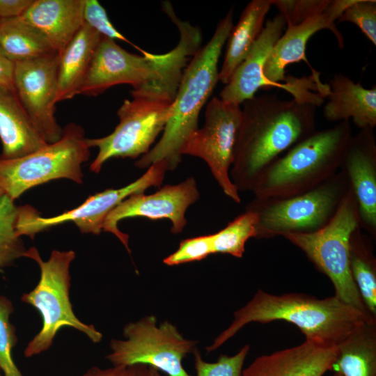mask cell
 Listing matches in <instances>:
<instances>
[{
	"instance_id": "cell-1",
	"label": "cell",
	"mask_w": 376,
	"mask_h": 376,
	"mask_svg": "<svg viewBox=\"0 0 376 376\" xmlns=\"http://www.w3.org/2000/svg\"><path fill=\"white\" fill-rule=\"evenodd\" d=\"M322 100H284L263 94L242 103V119L230 170L238 191H252L260 174L283 152L315 131Z\"/></svg>"
},
{
	"instance_id": "cell-2",
	"label": "cell",
	"mask_w": 376,
	"mask_h": 376,
	"mask_svg": "<svg viewBox=\"0 0 376 376\" xmlns=\"http://www.w3.org/2000/svg\"><path fill=\"white\" fill-rule=\"evenodd\" d=\"M375 320L335 296L318 299L297 293L275 295L259 290L245 306L234 313L230 325L206 350H216L251 322L284 320L296 325L306 340L338 345L358 327Z\"/></svg>"
},
{
	"instance_id": "cell-3",
	"label": "cell",
	"mask_w": 376,
	"mask_h": 376,
	"mask_svg": "<svg viewBox=\"0 0 376 376\" xmlns=\"http://www.w3.org/2000/svg\"><path fill=\"white\" fill-rule=\"evenodd\" d=\"M233 8L217 24L207 43L196 52L186 67L172 104L170 118L156 145L138 159L140 169L165 160L168 171L174 170L182 159L181 150L198 130L200 112L219 81L218 63L222 49L233 27Z\"/></svg>"
},
{
	"instance_id": "cell-4",
	"label": "cell",
	"mask_w": 376,
	"mask_h": 376,
	"mask_svg": "<svg viewBox=\"0 0 376 376\" xmlns=\"http://www.w3.org/2000/svg\"><path fill=\"white\" fill-rule=\"evenodd\" d=\"M130 53L114 40L102 36L85 81L79 92L97 96L108 88L127 84L132 97H152L175 93L193 54L191 47L178 41L171 51L160 54L141 51Z\"/></svg>"
},
{
	"instance_id": "cell-5",
	"label": "cell",
	"mask_w": 376,
	"mask_h": 376,
	"mask_svg": "<svg viewBox=\"0 0 376 376\" xmlns=\"http://www.w3.org/2000/svg\"><path fill=\"white\" fill-rule=\"evenodd\" d=\"M352 136L349 120L315 130L265 169L251 191L254 198H288L322 184L339 171Z\"/></svg>"
},
{
	"instance_id": "cell-6",
	"label": "cell",
	"mask_w": 376,
	"mask_h": 376,
	"mask_svg": "<svg viewBox=\"0 0 376 376\" xmlns=\"http://www.w3.org/2000/svg\"><path fill=\"white\" fill-rule=\"evenodd\" d=\"M345 173L339 170L315 188L284 198H253L245 210L256 218V239H269L288 233L310 234L324 228L334 217L350 189Z\"/></svg>"
},
{
	"instance_id": "cell-7",
	"label": "cell",
	"mask_w": 376,
	"mask_h": 376,
	"mask_svg": "<svg viewBox=\"0 0 376 376\" xmlns=\"http://www.w3.org/2000/svg\"><path fill=\"white\" fill-rule=\"evenodd\" d=\"M75 256L72 250H54L49 260L44 261L35 247L29 249L24 253V257L31 258L38 264L40 279L33 290L24 294L21 299L37 309L42 319L40 331L24 350L26 357L47 350L57 332L64 326L83 332L94 343L102 340V334L93 325L81 322L72 311L70 300V266Z\"/></svg>"
},
{
	"instance_id": "cell-8",
	"label": "cell",
	"mask_w": 376,
	"mask_h": 376,
	"mask_svg": "<svg viewBox=\"0 0 376 376\" xmlns=\"http://www.w3.org/2000/svg\"><path fill=\"white\" fill-rule=\"evenodd\" d=\"M89 149L82 127L70 123L56 142L21 157L0 159V185L15 201L28 189L55 179L81 184V165L90 157Z\"/></svg>"
},
{
	"instance_id": "cell-9",
	"label": "cell",
	"mask_w": 376,
	"mask_h": 376,
	"mask_svg": "<svg viewBox=\"0 0 376 376\" xmlns=\"http://www.w3.org/2000/svg\"><path fill=\"white\" fill-rule=\"evenodd\" d=\"M359 226L358 205L350 188L336 215L324 228L313 233H288L282 237L301 250L317 269L330 279L335 297L370 314L352 277L349 265L350 235Z\"/></svg>"
},
{
	"instance_id": "cell-10",
	"label": "cell",
	"mask_w": 376,
	"mask_h": 376,
	"mask_svg": "<svg viewBox=\"0 0 376 376\" xmlns=\"http://www.w3.org/2000/svg\"><path fill=\"white\" fill-rule=\"evenodd\" d=\"M123 336L125 340L110 342L111 352L106 358L113 366L143 364L167 376H192L182 362L198 342L184 338L169 321L157 326L155 316H145L126 324Z\"/></svg>"
},
{
	"instance_id": "cell-11",
	"label": "cell",
	"mask_w": 376,
	"mask_h": 376,
	"mask_svg": "<svg viewBox=\"0 0 376 376\" xmlns=\"http://www.w3.org/2000/svg\"><path fill=\"white\" fill-rule=\"evenodd\" d=\"M125 100L117 111L119 123L110 134L86 139L89 148L98 153L90 166L98 173L112 157L136 159L146 155L170 118L173 102L146 97Z\"/></svg>"
},
{
	"instance_id": "cell-12",
	"label": "cell",
	"mask_w": 376,
	"mask_h": 376,
	"mask_svg": "<svg viewBox=\"0 0 376 376\" xmlns=\"http://www.w3.org/2000/svg\"><path fill=\"white\" fill-rule=\"evenodd\" d=\"M168 163L161 160L152 164L135 181L119 189H107L90 196L78 207L51 217H43L29 205L17 207V234L33 239L36 234L52 227L73 222L83 233L99 235L109 213L120 202L135 193L144 192L150 187L161 185Z\"/></svg>"
},
{
	"instance_id": "cell-13",
	"label": "cell",
	"mask_w": 376,
	"mask_h": 376,
	"mask_svg": "<svg viewBox=\"0 0 376 376\" xmlns=\"http://www.w3.org/2000/svg\"><path fill=\"white\" fill-rule=\"evenodd\" d=\"M242 119L240 105L213 97L205 110V123L189 137L181 155L202 159L223 192L236 203L239 191L230 177L234 149Z\"/></svg>"
},
{
	"instance_id": "cell-14",
	"label": "cell",
	"mask_w": 376,
	"mask_h": 376,
	"mask_svg": "<svg viewBox=\"0 0 376 376\" xmlns=\"http://www.w3.org/2000/svg\"><path fill=\"white\" fill-rule=\"evenodd\" d=\"M59 54L15 63L13 86L24 109L47 143L58 141L63 129L55 118Z\"/></svg>"
},
{
	"instance_id": "cell-15",
	"label": "cell",
	"mask_w": 376,
	"mask_h": 376,
	"mask_svg": "<svg viewBox=\"0 0 376 376\" xmlns=\"http://www.w3.org/2000/svg\"><path fill=\"white\" fill-rule=\"evenodd\" d=\"M200 197L194 177L187 178L177 185H168L156 192L146 195L135 193L120 202L107 216L102 230L113 234L131 253L128 235L118 227L120 221L126 218L146 217L152 220L168 219L172 224L171 232L179 234L187 224L185 213L188 207Z\"/></svg>"
},
{
	"instance_id": "cell-16",
	"label": "cell",
	"mask_w": 376,
	"mask_h": 376,
	"mask_svg": "<svg viewBox=\"0 0 376 376\" xmlns=\"http://www.w3.org/2000/svg\"><path fill=\"white\" fill-rule=\"evenodd\" d=\"M354 0H331L330 4L321 14L311 17L299 24L288 26L271 50L265 63L263 75L269 87H282L293 95L297 91L296 81L280 82L285 79V68L302 60L306 61V44L318 31L328 29L334 35L340 48L344 47L343 35L335 22Z\"/></svg>"
},
{
	"instance_id": "cell-17",
	"label": "cell",
	"mask_w": 376,
	"mask_h": 376,
	"mask_svg": "<svg viewBox=\"0 0 376 376\" xmlns=\"http://www.w3.org/2000/svg\"><path fill=\"white\" fill-rule=\"evenodd\" d=\"M340 170L347 175L355 196L359 226L376 237V139L374 128L367 127L352 136Z\"/></svg>"
},
{
	"instance_id": "cell-18",
	"label": "cell",
	"mask_w": 376,
	"mask_h": 376,
	"mask_svg": "<svg viewBox=\"0 0 376 376\" xmlns=\"http://www.w3.org/2000/svg\"><path fill=\"white\" fill-rule=\"evenodd\" d=\"M338 345L306 340L303 343L257 357L242 376H323L333 369Z\"/></svg>"
},
{
	"instance_id": "cell-19",
	"label": "cell",
	"mask_w": 376,
	"mask_h": 376,
	"mask_svg": "<svg viewBox=\"0 0 376 376\" xmlns=\"http://www.w3.org/2000/svg\"><path fill=\"white\" fill-rule=\"evenodd\" d=\"M286 22L281 14L268 19L263 30L230 81L219 93L224 102L240 105L253 97L260 88L267 89L263 75L264 67L271 50L283 33Z\"/></svg>"
},
{
	"instance_id": "cell-20",
	"label": "cell",
	"mask_w": 376,
	"mask_h": 376,
	"mask_svg": "<svg viewBox=\"0 0 376 376\" xmlns=\"http://www.w3.org/2000/svg\"><path fill=\"white\" fill-rule=\"evenodd\" d=\"M0 159L21 157L47 143L24 109L13 85L0 86Z\"/></svg>"
},
{
	"instance_id": "cell-21",
	"label": "cell",
	"mask_w": 376,
	"mask_h": 376,
	"mask_svg": "<svg viewBox=\"0 0 376 376\" xmlns=\"http://www.w3.org/2000/svg\"><path fill=\"white\" fill-rule=\"evenodd\" d=\"M84 0H33L21 16L59 54L84 24Z\"/></svg>"
},
{
	"instance_id": "cell-22",
	"label": "cell",
	"mask_w": 376,
	"mask_h": 376,
	"mask_svg": "<svg viewBox=\"0 0 376 376\" xmlns=\"http://www.w3.org/2000/svg\"><path fill=\"white\" fill-rule=\"evenodd\" d=\"M325 98L324 116L329 121H343L352 118L360 129L376 125V86L364 88L349 77L336 73L329 84Z\"/></svg>"
},
{
	"instance_id": "cell-23",
	"label": "cell",
	"mask_w": 376,
	"mask_h": 376,
	"mask_svg": "<svg viewBox=\"0 0 376 376\" xmlns=\"http://www.w3.org/2000/svg\"><path fill=\"white\" fill-rule=\"evenodd\" d=\"M101 38L99 33L84 23L59 54L57 102L79 94Z\"/></svg>"
},
{
	"instance_id": "cell-24",
	"label": "cell",
	"mask_w": 376,
	"mask_h": 376,
	"mask_svg": "<svg viewBox=\"0 0 376 376\" xmlns=\"http://www.w3.org/2000/svg\"><path fill=\"white\" fill-rule=\"evenodd\" d=\"M272 0H253L243 10L227 40L224 60L219 81L226 84L261 34Z\"/></svg>"
},
{
	"instance_id": "cell-25",
	"label": "cell",
	"mask_w": 376,
	"mask_h": 376,
	"mask_svg": "<svg viewBox=\"0 0 376 376\" xmlns=\"http://www.w3.org/2000/svg\"><path fill=\"white\" fill-rule=\"evenodd\" d=\"M333 369L343 376H376L375 320L355 329L338 345Z\"/></svg>"
},
{
	"instance_id": "cell-26",
	"label": "cell",
	"mask_w": 376,
	"mask_h": 376,
	"mask_svg": "<svg viewBox=\"0 0 376 376\" xmlns=\"http://www.w3.org/2000/svg\"><path fill=\"white\" fill-rule=\"evenodd\" d=\"M0 49L14 63L55 52L43 34L21 16L0 19Z\"/></svg>"
},
{
	"instance_id": "cell-27",
	"label": "cell",
	"mask_w": 376,
	"mask_h": 376,
	"mask_svg": "<svg viewBox=\"0 0 376 376\" xmlns=\"http://www.w3.org/2000/svg\"><path fill=\"white\" fill-rule=\"evenodd\" d=\"M349 265L352 277L368 313L376 315V260L372 244L360 226L350 238Z\"/></svg>"
},
{
	"instance_id": "cell-28",
	"label": "cell",
	"mask_w": 376,
	"mask_h": 376,
	"mask_svg": "<svg viewBox=\"0 0 376 376\" xmlns=\"http://www.w3.org/2000/svg\"><path fill=\"white\" fill-rule=\"evenodd\" d=\"M256 215L251 211L236 217L221 230L211 234L213 253L242 257L247 240L256 237Z\"/></svg>"
},
{
	"instance_id": "cell-29",
	"label": "cell",
	"mask_w": 376,
	"mask_h": 376,
	"mask_svg": "<svg viewBox=\"0 0 376 376\" xmlns=\"http://www.w3.org/2000/svg\"><path fill=\"white\" fill-rule=\"evenodd\" d=\"M17 207L6 194L0 196V267L24 256L26 249L17 234Z\"/></svg>"
},
{
	"instance_id": "cell-30",
	"label": "cell",
	"mask_w": 376,
	"mask_h": 376,
	"mask_svg": "<svg viewBox=\"0 0 376 376\" xmlns=\"http://www.w3.org/2000/svg\"><path fill=\"white\" fill-rule=\"evenodd\" d=\"M13 312L11 301L0 296V368L4 376H23L12 358V350L16 344L15 328L9 319Z\"/></svg>"
},
{
	"instance_id": "cell-31",
	"label": "cell",
	"mask_w": 376,
	"mask_h": 376,
	"mask_svg": "<svg viewBox=\"0 0 376 376\" xmlns=\"http://www.w3.org/2000/svg\"><path fill=\"white\" fill-rule=\"evenodd\" d=\"M249 345H244L236 354H221L214 363L205 361L197 348L194 351L196 376H242L244 360L249 351Z\"/></svg>"
},
{
	"instance_id": "cell-32",
	"label": "cell",
	"mask_w": 376,
	"mask_h": 376,
	"mask_svg": "<svg viewBox=\"0 0 376 376\" xmlns=\"http://www.w3.org/2000/svg\"><path fill=\"white\" fill-rule=\"evenodd\" d=\"M272 2L284 17L288 27L322 13L331 0H272Z\"/></svg>"
},
{
	"instance_id": "cell-33",
	"label": "cell",
	"mask_w": 376,
	"mask_h": 376,
	"mask_svg": "<svg viewBox=\"0 0 376 376\" xmlns=\"http://www.w3.org/2000/svg\"><path fill=\"white\" fill-rule=\"evenodd\" d=\"M357 25L361 32L376 45V1L354 0L338 19Z\"/></svg>"
},
{
	"instance_id": "cell-34",
	"label": "cell",
	"mask_w": 376,
	"mask_h": 376,
	"mask_svg": "<svg viewBox=\"0 0 376 376\" xmlns=\"http://www.w3.org/2000/svg\"><path fill=\"white\" fill-rule=\"evenodd\" d=\"M213 254L212 235H206L182 240L178 249L163 260L169 266L201 260Z\"/></svg>"
},
{
	"instance_id": "cell-35",
	"label": "cell",
	"mask_w": 376,
	"mask_h": 376,
	"mask_svg": "<svg viewBox=\"0 0 376 376\" xmlns=\"http://www.w3.org/2000/svg\"><path fill=\"white\" fill-rule=\"evenodd\" d=\"M84 22L99 33L102 36L112 40H119L127 42L140 52L142 50L135 46L120 33L110 22L105 9L97 0H84Z\"/></svg>"
},
{
	"instance_id": "cell-36",
	"label": "cell",
	"mask_w": 376,
	"mask_h": 376,
	"mask_svg": "<svg viewBox=\"0 0 376 376\" xmlns=\"http://www.w3.org/2000/svg\"><path fill=\"white\" fill-rule=\"evenodd\" d=\"M150 367L143 364L113 366L107 369L93 367L83 376H150Z\"/></svg>"
},
{
	"instance_id": "cell-37",
	"label": "cell",
	"mask_w": 376,
	"mask_h": 376,
	"mask_svg": "<svg viewBox=\"0 0 376 376\" xmlns=\"http://www.w3.org/2000/svg\"><path fill=\"white\" fill-rule=\"evenodd\" d=\"M33 0H0V19L20 17Z\"/></svg>"
},
{
	"instance_id": "cell-38",
	"label": "cell",
	"mask_w": 376,
	"mask_h": 376,
	"mask_svg": "<svg viewBox=\"0 0 376 376\" xmlns=\"http://www.w3.org/2000/svg\"><path fill=\"white\" fill-rule=\"evenodd\" d=\"M15 63L0 49V86L13 85Z\"/></svg>"
},
{
	"instance_id": "cell-39",
	"label": "cell",
	"mask_w": 376,
	"mask_h": 376,
	"mask_svg": "<svg viewBox=\"0 0 376 376\" xmlns=\"http://www.w3.org/2000/svg\"><path fill=\"white\" fill-rule=\"evenodd\" d=\"M150 376H167V375H162L157 369L152 368V367H150Z\"/></svg>"
},
{
	"instance_id": "cell-40",
	"label": "cell",
	"mask_w": 376,
	"mask_h": 376,
	"mask_svg": "<svg viewBox=\"0 0 376 376\" xmlns=\"http://www.w3.org/2000/svg\"><path fill=\"white\" fill-rule=\"evenodd\" d=\"M4 194H5V193H4L3 189H2V187H1V185H0V196H1V195Z\"/></svg>"
},
{
	"instance_id": "cell-41",
	"label": "cell",
	"mask_w": 376,
	"mask_h": 376,
	"mask_svg": "<svg viewBox=\"0 0 376 376\" xmlns=\"http://www.w3.org/2000/svg\"><path fill=\"white\" fill-rule=\"evenodd\" d=\"M333 376H343L339 372H336Z\"/></svg>"
},
{
	"instance_id": "cell-42",
	"label": "cell",
	"mask_w": 376,
	"mask_h": 376,
	"mask_svg": "<svg viewBox=\"0 0 376 376\" xmlns=\"http://www.w3.org/2000/svg\"><path fill=\"white\" fill-rule=\"evenodd\" d=\"M0 376H1V374H0Z\"/></svg>"
}]
</instances>
